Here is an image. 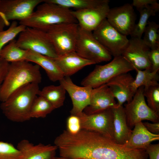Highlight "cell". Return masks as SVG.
I'll return each mask as SVG.
<instances>
[{"label":"cell","instance_id":"cell-1","mask_svg":"<svg viewBox=\"0 0 159 159\" xmlns=\"http://www.w3.org/2000/svg\"><path fill=\"white\" fill-rule=\"evenodd\" d=\"M64 155L69 159H148L144 150L129 148L124 145L97 132L81 129L69 134L64 143Z\"/></svg>","mask_w":159,"mask_h":159},{"label":"cell","instance_id":"cell-2","mask_svg":"<svg viewBox=\"0 0 159 159\" xmlns=\"http://www.w3.org/2000/svg\"><path fill=\"white\" fill-rule=\"evenodd\" d=\"M39 84L31 83L12 93L0 107L5 116L15 122H22L30 120L32 103L40 90Z\"/></svg>","mask_w":159,"mask_h":159},{"label":"cell","instance_id":"cell-3","mask_svg":"<svg viewBox=\"0 0 159 159\" xmlns=\"http://www.w3.org/2000/svg\"><path fill=\"white\" fill-rule=\"evenodd\" d=\"M28 16L19 24L26 27L44 31L53 25L65 23H77L69 9L46 1L39 4Z\"/></svg>","mask_w":159,"mask_h":159},{"label":"cell","instance_id":"cell-4","mask_svg":"<svg viewBox=\"0 0 159 159\" xmlns=\"http://www.w3.org/2000/svg\"><path fill=\"white\" fill-rule=\"evenodd\" d=\"M40 67L25 60L10 63L0 89V101H5L12 93L24 86L40 83L42 77Z\"/></svg>","mask_w":159,"mask_h":159},{"label":"cell","instance_id":"cell-5","mask_svg":"<svg viewBox=\"0 0 159 159\" xmlns=\"http://www.w3.org/2000/svg\"><path fill=\"white\" fill-rule=\"evenodd\" d=\"M133 70V66L122 55L114 57L108 63L96 65L94 70L82 80L81 85L95 88L106 84L119 74Z\"/></svg>","mask_w":159,"mask_h":159},{"label":"cell","instance_id":"cell-6","mask_svg":"<svg viewBox=\"0 0 159 159\" xmlns=\"http://www.w3.org/2000/svg\"><path fill=\"white\" fill-rule=\"evenodd\" d=\"M79 29L78 23H65L53 25L45 31L58 56L75 52Z\"/></svg>","mask_w":159,"mask_h":159},{"label":"cell","instance_id":"cell-7","mask_svg":"<svg viewBox=\"0 0 159 159\" xmlns=\"http://www.w3.org/2000/svg\"><path fill=\"white\" fill-rule=\"evenodd\" d=\"M19 35L16 42L21 49L54 59L58 56L45 32L35 28L26 27Z\"/></svg>","mask_w":159,"mask_h":159},{"label":"cell","instance_id":"cell-8","mask_svg":"<svg viewBox=\"0 0 159 159\" xmlns=\"http://www.w3.org/2000/svg\"><path fill=\"white\" fill-rule=\"evenodd\" d=\"M75 52L80 56L95 64L109 61L112 58L110 52L96 39L92 32L79 26Z\"/></svg>","mask_w":159,"mask_h":159},{"label":"cell","instance_id":"cell-9","mask_svg":"<svg viewBox=\"0 0 159 159\" xmlns=\"http://www.w3.org/2000/svg\"><path fill=\"white\" fill-rule=\"evenodd\" d=\"M144 87L138 88L132 100L124 107L128 125L131 129L137 123L143 120L159 122V114L148 105L144 95Z\"/></svg>","mask_w":159,"mask_h":159},{"label":"cell","instance_id":"cell-10","mask_svg":"<svg viewBox=\"0 0 159 159\" xmlns=\"http://www.w3.org/2000/svg\"><path fill=\"white\" fill-rule=\"evenodd\" d=\"M96 39L114 57L122 55L129 42L127 36L113 28L106 19L92 32Z\"/></svg>","mask_w":159,"mask_h":159},{"label":"cell","instance_id":"cell-11","mask_svg":"<svg viewBox=\"0 0 159 159\" xmlns=\"http://www.w3.org/2000/svg\"><path fill=\"white\" fill-rule=\"evenodd\" d=\"M44 0H0V17L5 25L9 21L25 19L34 11V9Z\"/></svg>","mask_w":159,"mask_h":159},{"label":"cell","instance_id":"cell-12","mask_svg":"<svg viewBox=\"0 0 159 159\" xmlns=\"http://www.w3.org/2000/svg\"><path fill=\"white\" fill-rule=\"evenodd\" d=\"M82 129L93 131L114 139L113 116L112 108L88 115L82 112L77 115Z\"/></svg>","mask_w":159,"mask_h":159},{"label":"cell","instance_id":"cell-13","mask_svg":"<svg viewBox=\"0 0 159 159\" xmlns=\"http://www.w3.org/2000/svg\"><path fill=\"white\" fill-rule=\"evenodd\" d=\"M106 19L117 31L127 36L130 35L134 29L136 15L132 4L127 3L110 8Z\"/></svg>","mask_w":159,"mask_h":159},{"label":"cell","instance_id":"cell-14","mask_svg":"<svg viewBox=\"0 0 159 159\" xmlns=\"http://www.w3.org/2000/svg\"><path fill=\"white\" fill-rule=\"evenodd\" d=\"M109 0L95 6L72 11V14L79 26L85 30L93 32L106 19L110 9Z\"/></svg>","mask_w":159,"mask_h":159},{"label":"cell","instance_id":"cell-15","mask_svg":"<svg viewBox=\"0 0 159 159\" xmlns=\"http://www.w3.org/2000/svg\"><path fill=\"white\" fill-rule=\"evenodd\" d=\"M150 50L141 38L131 37L122 56L132 64L134 69H151L149 58Z\"/></svg>","mask_w":159,"mask_h":159},{"label":"cell","instance_id":"cell-16","mask_svg":"<svg viewBox=\"0 0 159 159\" xmlns=\"http://www.w3.org/2000/svg\"><path fill=\"white\" fill-rule=\"evenodd\" d=\"M59 81L71 98L72 107L71 115H77L83 112L90 104L93 88L89 86L77 85L69 77H64Z\"/></svg>","mask_w":159,"mask_h":159},{"label":"cell","instance_id":"cell-17","mask_svg":"<svg viewBox=\"0 0 159 159\" xmlns=\"http://www.w3.org/2000/svg\"><path fill=\"white\" fill-rule=\"evenodd\" d=\"M117 104L111 91L105 84L93 88L90 103L84 110V113L90 115L99 113L116 107Z\"/></svg>","mask_w":159,"mask_h":159},{"label":"cell","instance_id":"cell-18","mask_svg":"<svg viewBox=\"0 0 159 159\" xmlns=\"http://www.w3.org/2000/svg\"><path fill=\"white\" fill-rule=\"evenodd\" d=\"M134 79L130 73H126L115 76L106 84L117 100L118 106L123 105L125 102L132 100L134 94L131 84Z\"/></svg>","mask_w":159,"mask_h":159},{"label":"cell","instance_id":"cell-19","mask_svg":"<svg viewBox=\"0 0 159 159\" xmlns=\"http://www.w3.org/2000/svg\"><path fill=\"white\" fill-rule=\"evenodd\" d=\"M16 147L22 154L21 159H52L56 156L57 149L54 145H35L26 139L20 141Z\"/></svg>","mask_w":159,"mask_h":159},{"label":"cell","instance_id":"cell-20","mask_svg":"<svg viewBox=\"0 0 159 159\" xmlns=\"http://www.w3.org/2000/svg\"><path fill=\"white\" fill-rule=\"evenodd\" d=\"M54 59L64 77H69L85 67L95 64L80 56L75 52L58 56Z\"/></svg>","mask_w":159,"mask_h":159},{"label":"cell","instance_id":"cell-21","mask_svg":"<svg viewBox=\"0 0 159 159\" xmlns=\"http://www.w3.org/2000/svg\"><path fill=\"white\" fill-rule=\"evenodd\" d=\"M134 127L129 139L124 144L127 148L145 150L152 142L159 140V134L149 132L142 122L137 123Z\"/></svg>","mask_w":159,"mask_h":159},{"label":"cell","instance_id":"cell-22","mask_svg":"<svg viewBox=\"0 0 159 159\" xmlns=\"http://www.w3.org/2000/svg\"><path fill=\"white\" fill-rule=\"evenodd\" d=\"M112 110L113 116L114 140L118 144L124 145L129 139L132 130L128 125L123 105H117Z\"/></svg>","mask_w":159,"mask_h":159},{"label":"cell","instance_id":"cell-23","mask_svg":"<svg viewBox=\"0 0 159 159\" xmlns=\"http://www.w3.org/2000/svg\"><path fill=\"white\" fill-rule=\"evenodd\" d=\"M26 61L41 67L49 79L53 82L59 81L64 77L54 59L28 50Z\"/></svg>","mask_w":159,"mask_h":159},{"label":"cell","instance_id":"cell-24","mask_svg":"<svg viewBox=\"0 0 159 159\" xmlns=\"http://www.w3.org/2000/svg\"><path fill=\"white\" fill-rule=\"evenodd\" d=\"M134 70L136 72L137 75L131 84L132 90L134 94L140 87H143L145 90L159 85L158 71H153L150 69L140 70L135 69Z\"/></svg>","mask_w":159,"mask_h":159},{"label":"cell","instance_id":"cell-25","mask_svg":"<svg viewBox=\"0 0 159 159\" xmlns=\"http://www.w3.org/2000/svg\"><path fill=\"white\" fill-rule=\"evenodd\" d=\"M66 90L61 85H50L39 90L38 95L48 100L55 109L62 106L65 99Z\"/></svg>","mask_w":159,"mask_h":159},{"label":"cell","instance_id":"cell-26","mask_svg":"<svg viewBox=\"0 0 159 159\" xmlns=\"http://www.w3.org/2000/svg\"><path fill=\"white\" fill-rule=\"evenodd\" d=\"M15 39L4 46L0 51V57L9 63L26 61L28 50L19 47Z\"/></svg>","mask_w":159,"mask_h":159},{"label":"cell","instance_id":"cell-27","mask_svg":"<svg viewBox=\"0 0 159 159\" xmlns=\"http://www.w3.org/2000/svg\"><path fill=\"white\" fill-rule=\"evenodd\" d=\"M159 9V4L150 5L138 10L140 13L139 21L135 24L132 32L130 35L131 37L141 38L145 29L150 16H155Z\"/></svg>","mask_w":159,"mask_h":159},{"label":"cell","instance_id":"cell-28","mask_svg":"<svg viewBox=\"0 0 159 159\" xmlns=\"http://www.w3.org/2000/svg\"><path fill=\"white\" fill-rule=\"evenodd\" d=\"M55 109L52 105L42 97L37 96L32 105L30 112L32 118H44Z\"/></svg>","mask_w":159,"mask_h":159},{"label":"cell","instance_id":"cell-29","mask_svg":"<svg viewBox=\"0 0 159 159\" xmlns=\"http://www.w3.org/2000/svg\"><path fill=\"white\" fill-rule=\"evenodd\" d=\"M68 8L76 10L82 9L97 6L106 0H45Z\"/></svg>","mask_w":159,"mask_h":159},{"label":"cell","instance_id":"cell-30","mask_svg":"<svg viewBox=\"0 0 159 159\" xmlns=\"http://www.w3.org/2000/svg\"><path fill=\"white\" fill-rule=\"evenodd\" d=\"M159 25L154 21H148L142 39L150 49L159 47V35L158 33Z\"/></svg>","mask_w":159,"mask_h":159},{"label":"cell","instance_id":"cell-31","mask_svg":"<svg viewBox=\"0 0 159 159\" xmlns=\"http://www.w3.org/2000/svg\"><path fill=\"white\" fill-rule=\"evenodd\" d=\"M26 28L22 25H18L17 21H14L7 29L0 32V51L6 44L14 39Z\"/></svg>","mask_w":159,"mask_h":159},{"label":"cell","instance_id":"cell-32","mask_svg":"<svg viewBox=\"0 0 159 159\" xmlns=\"http://www.w3.org/2000/svg\"><path fill=\"white\" fill-rule=\"evenodd\" d=\"M22 154L11 143L0 141V159H21Z\"/></svg>","mask_w":159,"mask_h":159},{"label":"cell","instance_id":"cell-33","mask_svg":"<svg viewBox=\"0 0 159 159\" xmlns=\"http://www.w3.org/2000/svg\"><path fill=\"white\" fill-rule=\"evenodd\" d=\"M144 95L147 99V104L153 111L159 114V85L144 89Z\"/></svg>","mask_w":159,"mask_h":159},{"label":"cell","instance_id":"cell-34","mask_svg":"<svg viewBox=\"0 0 159 159\" xmlns=\"http://www.w3.org/2000/svg\"><path fill=\"white\" fill-rule=\"evenodd\" d=\"M82 129L80 117L77 115H71L67 120V130L70 134L74 135L79 132Z\"/></svg>","mask_w":159,"mask_h":159},{"label":"cell","instance_id":"cell-35","mask_svg":"<svg viewBox=\"0 0 159 159\" xmlns=\"http://www.w3.org/2000/svg\"><path fill=\"white\" fill-rule=\"evenodd\" d=\"M149 58L151 65V71L158 72L159 47L150 50L149 54Z\"/></svg>","mask_w":159,"mask_h":159},{"label":"cell","instance_id":"cell-36","mask_svg":"<svg viewBox=\"0 0 159 159\" xmlns=\"http://www.w3.org/2000/svg\"><path fill=\"white\" fill-rule=\"evenodd\" d=\"M149 159H159V144H150L145 149Z\"/></svg>","mask_w":159,"mask_h":159},{"label":"cell","instance_id":"cell-37","mask_svg":"<svg viewBox=\"0 0 159 159\" xmlns=\"http://www.w3.org/2000/svg\"><path fill=\"white\" fill-rule=\"evenodd\" d=\"M10 63L0 57V90L7 73Z\"/></svg>","mask_w":159,"mask_h":159},{"label":"cell","instance_id":"cell-38","mask_svg":"<svg viewBox=\"0 0 159 159\" xmlns=\"http://www.w3.org/2000/svg\"><path fill=\"white\" fill-rule=\"evenodd\" d=\"M158 4L156 0H133L132 4L137 10Z\"/></svg>","mask_w":159,"mask_h":159},{"label":"cell","instance_id":"cell-39","mask_svg":"<svg viewBox=\"0 0 159 159\" xmlns=\"http://www.w3.org/2000/svg\"><path fill=\"white\" fill-rule=\"evenodd\" d=\"M143 123L149 132L155 134H159V122L153 123L148 122Z\"/></svg>","mask_w":159,"mask_h":159},{"label":"cell","instance_id":"cell-40","mask_svg":"<svg viewBox=\"0 0 159 159\" xmlns=\"http://www.w3.org/2000/svg\"><path fill=\"white\" fill-rule=\"evenodd\" d=\"M5 26H6L5 24L0 17V32L4 30Z\"/></svg>","mask_w":159,"mask_h":159},{"label":"cell","instance_id":"cell-41","mask_svg":"<svg viewBox=\"0 0 159 159\" xmlns=\"http://www.w3.org/2000/svg\"><path fill=\"white\" fill-rule=\"evenodd\" d=\"M52 159H69L60 156L59 157L55 156Z\"/></svg>","mask_w":159,"mask_h":159}]
</instances>
